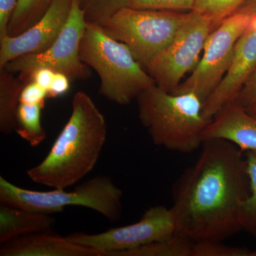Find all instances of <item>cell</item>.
I'll use <instances>...</instances> for the list:
<instances>
[{"instance_id": "10", "label": "cell", "mask_w": 256, "mask_h": 256, "mask_svg": "<svg viewBox=\"0 0 256 256\" xmlns=\"http://www.w3.org/2000/svg\"><path fill=\"white\" fill-rule=\"evenodd\" d=\"M176 235L172 208L151 207L136 223L109 229L98 234L74 233L66 236L70 242L98 250L102 256L136 248Z\"/></svg>"}, {"instance_id": "31", "label": "cell", "mask_w": 256, "mask_h": 256, "mask_svg": "<svg viewBox=\"0 0 256 256\" xmlns=\"http://www.w3.org/2000/svg\"><path fill=\"white\" fill-rule=\"evenodd\" d=\"M250 256H256V250H252V254H250Z\"/></svg>"}, {"instance_id": "32", "label": "cell", "mask_w": 256, "mask_h": 256, "mask_svg": "<svg viewBox=\"0 0 256 256\" xmlns=\"http://www.w3.org/2000/svg\"><path fill=\"white\" fill-rule=\"evenodd\" d=\"M249 114H252V116H255V117H256V110L254 111V112H249Z\"/></svg>"}, {"instance_id": "17", "label": "cell", "mask_w": 256, "mask_h": 256, "mask_svg": "<svg viewBox=\"0 0 256 256\" xmlns=\"http://www.w3.org/2000/svg\"><path fill=\"white\" fill-rule=\"evenodd\" d=\"M44 106L45 102L18 104L14 131L32 146H40L46 138V130L41 121Z\"/></svg>"}, {"instance_id": "30", "label": "cell", "mask_w": 256, "mask_h": 256, "mask_svg": "<svg viewBox=\"0 0 256 256\" xmlns=\"http://www.w3.org/2000/svg\"><path fill=\"white\" fill-rule=\"evenodd\" d=\"M236 13H242L256 18V0H247Z\"/></svg>"}, {"instance_id": "13", "label": "cell", "mask_w": 256, "mask_h": 256, "mask_svg": "<svg viewBox=\"0 0 256 256\" xmlns=\"http://www.w3.org/2000/svg\"><path fill=\"white\" fill-rule=\"evenodd\" d=\"M210 139L228 141L242 152H256V117L235 101H230L214 114L205 128L203 142Z\"/></svg>"}, {"instance_id": "6", "label": "cell", "mask_w": 256, "mask_h": 256, "mask_svg": "<svg viewBox=\"0 0 256 256\" xmlns=\"http://www.w3.org/2000/svg\"><path fill=\"white\" fill-rule=\"evenodd\" d=\"M186 13L126 8L100 26L108 36L124 44L146 68L172 41Z\"/></svg>"}, {"instance_id": "7", "label": "cell", "mask_w": 256, "mask_h": 256, "mask_svg": "<svg viewBox=\"0 0 256 256\" xmlns=\"http://www.w3.org/2000/svg\"><path fill=\"white\" fill-rule=\"evenodd\" d=\"M87 22L77 0L72 8L66 23L56 41L44 52L24 55L10 60L3 68L12 74L26 85L30 75L38 68H46L65 74L70 82L90 78L92 70L80 58V42L86 30Z\"/></svg>"}, {"instance_id": "8", "label": "cell", "mask_w": 256, "mask_h": 256, "mask_svg": "<svg viewBox=\"0 0 256 256\" xmlns=\"http://www.w3.org/2000/svg\"><path fill=\"white\" fill-rule=\"evenodd\" d=\"M252 20L248 15L235 13L210 32L202 60L190 76L182 82L173 94L192 92L200 98L204 105L228 70L239 38Z\"/></svg>"}, {"instance_id": "11", "label": "cell", "mask_w": 256, "mask_h": 256, "mask_svg": "<svg viewBox=\"0 0 256 256\" xmlns=\"http://www.w3.org/2000/svg\"><path fill=\"white\" fill-rule=\"evenodd\" d=\"M73 0H53L46 13L34 25L18 36L0 40V68L24 55L46 50L56 41L68 20Z\"/></svg>"}, {"instance_id": "23", "label": "cell", "mask_w": 256, "mask_h": 256, "mask_svg": "<svg viewBox=\"0 0 256 256\" xmlns=\"http://www.w3.org/2000/svg\"><path fill=\"white\" fill-rule=\"evenodd\" d=\"M252 250L244 247L224 245L216 240L194 242L193 256H250Z\"/></svg>"}, {"instance_id": "16", "label": "cell", "mask_w": 256, "mask_h": 256, "mask_svg": "<svg viewBox=\"0 0 256 256\" xmlns=\"http://www.w3.org/2000/svg\"><path fill=\"white\" fill-rule=\"evenodd\" d=\"M24 86L14 74L0 68V131L4 134L14 131L20 95Z\"/></svg>"}, {"instance_id": "20", "label": "cell", "mask_w": 256, "mask_h": 256, "mask_svg": "<svg viewBox=\"0 0 256 256\" xmlns=\"http://www.w3.org/2000/svg\"><path fill=\"white\" fill-rule=\"evenodd\" d=\"M86 22L104 24L124 8H129L131 0H77Z\"/></svg>"}, {"instance_id": "19", "label": "cell", "mask_w": 256, "mask_h": 256, "mask_svg": "<svg viewBox=\"0 0 256 256\" xmlns=\"http://www.w3.org/2000/svg\"><path fill=\"white\" fill-rule=\"evenodd\" d=\"M53 0H18L8 25V34L15 36L34 25L46 13Z\"/></svg>"}, {"instance_id": "25", "label": "cell", "mask_w": 256, "mask_h": 256, "mask_svg": "<svg viewBox=\"0 0 256 256\" xmlns=\"http://www.w3.org/2000/svg\"><path fill=\"white\" fill-rule=\"evenodd\" d=\"M234 101L248 112L256 110V67Z\"/></svg>"}, {"instance_id": "9", "label": "cell", "mask_w": 256, "mask_h": 256, "mask_svg": "<svg viewBox=\"0 0 256 256\" xmlns=\"http://www.w3.org/2000/svg\"><path fill=\"white\" fill-rule=\"evenodd\" d=\"M213 31L212 22L197 12H188L171 43L146 67L160 88L173 92L186 74L196 68L207 38Z\"/></svg>"}, {"instance_id": "22", "label": "cell", "mask_w": 256, "mask_h": 256, "mask_svg": "<svg viewBox=\"0 0 256 256\" xmlns=\"http://www.w3.org/2000/svg\"><path fill=\"white\" fill-rule=\"evenodd\" d=\"M246 160L250 180V194L242 204L240 220L242 230L256 238V152H247Z\"/></svg>"}, {"instance_id": "14", "label": "cell", "mask_w": 256, "mask_h": 256, "mask_svg": "<svg viewBox=\"0 0 256 256\" xmlns=\"http://www.w3.org/2000/svg\"><path fill=\"white\" fill-rule=\"evenodd\" d=\"M0 256H102L96 249L46 232L22 236L1 244Z\"/></svg>"}, {"instance_id": "27", "label": "cell", "mask_w": 256, "mask_h": 256, "mask_svg": "<svg viewBox=\"0 0 256 256\" xmlns=\"http://www.w3.org/2000/svg\"><path fill=\"white\" fill-rule=\"evenodd\" d=\"M18 0H0V40L8 36V25Z\"/></svg>"}, {"instance_id": "1", "label": "cell", "mask_w": 256, "mask_h": 256, "mask_svg": "<svg viewBox=\"0 0 256 256\" xmlns=\"http://www.w3.org/2000/svg\"><path fill=\"white\" fill-rule=\"evenodd\" d=\"M176 235L222 242L242 230V208L250 194L246 160L228 141H204L196 162L173 186Z\"/></svg>"}, {"instance_id": "12", "label": "cell", "mask_w": 256, "mask_h": 256, "mask_svg": "<svg viewBox=\"0 0 256 256\" xmlns=\"http://www.w3.org/2000/svg\"><path fill=\"white\" fill-rule=\"evenodd\" d=\"M256 67V18L239 38L228 70L203 105L202 114L212 119L222 107L234 100Z\"/></svg>"}, {"instance_id": "3", "label": "cell", "mask_w": 256, "mask_h": 256, "mask_svg": "<svg viewBox=\"0 0 256 256\" xmlns=\"http://www.w3.org/2000/svg\"><path fill=\"white\" fill-rule=\"evenodd\" d=\"M136 100L140 121L156 146L181 153L202 146L210 120L204 117L203 102L194 94H173L154 85Z\"/></svg>"}, {"instance_id": "18", "label": "cell", "mask_w": 256, "mask_h": 256, "mask_svg": "<svg viewBox=\"0 0 256 256\" xmlns=\"http://www.w3.org/2000/svg\"><path fill=\"white\" fill-rule=\"evenodd\" d=\"M194 242L174 235L136 248L114 252L110 256H193Z\"/></svg>"}, {"instance_id": "26", "label": "cell", "mask_w": 256, "mask_h": 256, "mask_svg": "<svg viewBox=\"0 0 256 256\" xmlns=\"http://www.w3.org/2000/svg\"><path fill=\"white\" fill-rule=\"evenodd\" d=\"M48 98V90L36 82H28L24 86L20 98V102L37 104L45 102Z\"/></svg>"}, {"instance_id": "29", "label": "cell", "mask_w": 256, "mask_h": 256, "mask_svg": "<svg viewBox=\"0 0 256 256\" xmlns=\"http://www.w3.org/2000/svg\"><path fill=\"white\" fill-rule=\"evenodd\" d=\"M55 72L50 69L41 68L36 69L30 75V82H36L38 85L48 90L54 76Z\"/></svg>"}, {"instance_id": "15", "label": "cell", "mask_w": 256, "mask_h": 256, "mask_svg": "<svg viewBox=\"0 0 256 256\" xmlns=\"http://www.w3.org/2000/svg\"><path fill=\"white\" fill-rule=\"evenodd\" d=\"M55 223L50 214L30 212L1 204L0 244L28 234L46 232Z\"/></svg>"}, {"instance_id": "2", "label": "cell", "mask_w": 256, "mask_h": 256, "mask_svg": "<svg viewBox=\"0 0 256 256\" xmlns=\"http://www.w3.org/2000/svg\"><path fill=\"white\" fill-rule=\"evenodd\" d=\"M104 114L85 92L72 100L68 122L44 160L28 170L34 182L58 190L73 186L92 171L107 138Z\"/></svg>"}, {"instance_id": "28", "label": "cell", "mask_w": 256, "mask_h": 256, "mask_svg": "<svg viewBox=\"0 0 256 256\" xmlns=\"http://www.w3.org/2000/svg\"><path fill=\"white\" fill-rule=\"evenodd\" d=\"M70 79L65 74L55 72L53 80L48 89V98H54L66 94L70 88Z\"/></svg>"}, {"instance_id": "21", "label": "cell", "mask_w": 256, "mask_h": 256, "mask_svg": "<svg viewBox=\"0 0 256 256\" xmlns=\"http://www.w3.org/2000/svg\"><path fill=\"white\" fill-rule=\"evenodd\" d=\"M247 0H195L193 11L206 16L212 22L213 31Z\"/></svg>"}, {"instance_id": "5", "label": "cell", "mask_w": 256, "mask_h": 256, "mask_svg": "<svg viewBox=\"0 0 256 256\" xmlns=\"http://www.w3.org/2000/svg\"><path fill=\"white\" fill-rule=\"evenodd\" d=\"M122 191L111 178L95 176L80 184L73 191H32L20 188L0 176L1 204L38 213H62L68 206L86 207L96 210L111 222L122 214Z\"/></svg>"}, {"instance_id": "24", "label": "cell", "mask_w": 256, "mask_h": 256, "mask_svg": "<svg viewBox=\"0 0 256 256\" xmlns=\"http://www.w3.org/2000/svg\"><path fill=\"white\" fill-rule=\"evenodd\" d=\"M195 0H131L129 8L138 10L188 12Z\"/></svg>"}, {"instance_id": "4", "label": "cell", "mask_w": 256, "mask_h": 256, "mask_svg": "<svg viewBox=\"0 0 256 256\" xmlns=\"http://www.w3.org/2000/svg\"><path fill=\"white\" fill-rule=\"evenodd\" d=\"M80 56L100 78L99 94L114 104L128 105L141 92L156 85L130 48L108 36L99 25L87 23Z\"/></svg>"}]
</instances>
